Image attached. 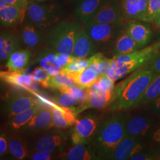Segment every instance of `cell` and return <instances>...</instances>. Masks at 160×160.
I'll use <instances>...</instances> for the list:
<instances>
[{"instance_id": "obj_34", "label": "cell", "mask_w": 160, "mask_h": 160, "mask_svg": "<svg viewBox=\"0 0 160 160\" xmlns=\"http://www.w3.org/2000/svg\"><path fill=\"white\" fill-rule=\"evenodd\" d=\"M31 58V54L29 50L23 49L22 51L21 58L15 62L10 64H7L6 66L9 71H16L23 70L25 68L29 63Z\"/></svg>"}, {"instance_id": "obj_38", "label": "cell", "mask_w": 160, "mask_h": 160, "mask_svg": "<svg viewBox=\"0 0 160 160\" xmlns=\"http://www.w3.org/2000/svg\"><path fill=\"white\" fill-rule=\"evenodd\" d=\"M114 82V80L110 78L108 75H102L99 77L94 84L104 92L113 91L115 86Z\"/></svg>"}, {"instance_id": "obj_11", "label": "cell", "mask_w": 160, "mask_h": 160, "mask_svg": "<svg viewBox=\"0 0 160 160\" xmlns=\"http://www.w3.org/2000/svg\"><path fill=\"white\" fill-rule=\"evenodd\" d=\"M97 50L86 29L81 28L76 36L72 56L77 59H88L96 54Z\"/></svg>"}, {"instance_id": "obj_41", "label": "cell", "mask_w": 160, "mask_h": 160, "mask_svg": "<svg viewBox=\"0 0 160 160\" xmlns=\"http://www.w3.org/2000/svg\"><path fill=\"white\" fill-rule=\"evenodd\" d=\"M8 148V140L4 133L0 135V156L2 157L5 154Z\"/></svg>"}, {"instance_id": "obj_28", "label": "cell", "mask_w": 160, "mask_h": 160, "mask_svg": "<svg viewBox=\"0 0 160 160\" xmlns=\"http://www.w3.org/2000/svg\"><path fill=\"white\" fill-rule=\"evenodd\" d=\"M139 49V47L137 43L126 31L120 35L116 41L113 51V56L117 57L128 54Z\"/></svg>"}, {"instance_id": "obj_26", "label": "cell", "mask_w": 160, "mask_h": 160, "mask_svg": "<svg viewBox=\"0 0 160 160\" xmlns=\"http://www.w3.org/2000/svg\"><path fill=\"white\" fill-rule=\"evenodd\" d=\"M44 106L41 105L40 103L37 104L33 107L27 109L20 113L17 114L14 117L12 118L8 122V126L12 132H18L20 129L28 123L31 119L40 111Z\"/></svg>"}, {"instance_id": "obj_12", "label": "cell", "mask_w": 160, "mask_h": 160, "mask_svg": "<svg viewBox=\"0 0 160 160\" xmlns=\"http://www.w3.org/2000/svg\"><path fill=\"white\" fill-rule=\"evenodd\" d=\"M116 24L117 23L86 24V31L97 47V46L108 43L113 38L116 30Z\"/></svg>"}, {"instance_id": "obj_4", "label": "cell", "mask_w": 160, "mask_h": 160, "mask_svg": "<svg viewBox=\"0 0 160 160\" xmlns=\"http://www.w3.org/2000/svg\"><path fill=\"white\" fill-rule=\"evenodd\" d=\"M51 129L29 138L28 141L29 150L47 151L57 154L63 151L67 137L59 129Z\"/></svg>"}, {"instance_id": "obj_5", "label": "cell", "mask_w": 160, "mask_h": 160, "mask_svg": "<svg viewBox=\"0 0 160 160\" xmlns=\"http://www.w3.org/2000/svg\"><path fill=\"white\" fill-rule=\"evenodd\" d=\"M100 125L97 116L88 114L75 121L71 131L72 145L91 143Z\"/></svg>"}, {"instance_id": "obj_2", "label": "cell", "mask_w": 160, "mask_h": 160, "mask_svg": "<svg viewBox=\"0 0 160 160\" xmlns=\"http://www.w3.org/2000/svg\"><path fill=\"white\" fill-rule=\"evenodd\" d=\"M126 136V119L122 113H118L100 124L90 144L100 160H110L114 150Z\"/></svg>"}, {"instance_id": "obj_7", "label": "cell", "mask_w": 160, "mask_h": 160, "mask_svg": "<svg viewBox=\"0 0 160 160\" xmlns=\"http://www.w3.org/2000/svg\"><path fill=\"white\" fill-rule=\"evenodd\" d=\"M52 128V108L43 107L18 132L23 138H29Z\"/></svg>"}, {"instance_id": "obj_36", "label": "cell", "mask_w": 160, "mask_h": 160, "mask_svg": "<svg viewBox=\"0 0 160 160\" xmlns=\"http://www.w3.org/2000/svg\"><path fill=\"white\" fill-rule=\"evenodd\" d=\"M96 56L101 72V76L108 75L112 68L113 59L105 57L102 53H96Z\"/></svg>"}, {"instance_id": "obj_30", "label": "cell", "mask_w": 160, "mask_h": 160, "mask_svg": "<svg viewBox=\"0 0 160 160\" xmlns=\"http://www.w3.org/2000/svg\"><path fill=\"white\" fill-rule=\"evenodd\" d=\"M160 96V74L153 80L144 92L143 95L134 106V108L141 107L143 105L151 103L155 99Z\"/></svg>"}, {"instance_id": "obj_40", "label": "cell", "mask_w": 160, "mask_h": 160, "mask_svg": "<svg viewBox=\"0 0 160 160\" xmlns=\"http://www.w3.org/2000/svg\"><path fill=\"white\" fill-rule=\"evenodd\" d=\"M75 58L72 55L69 56L63 53H57V61L58 64L62 68H64L67 65H68L71 62L74 61Z\"/></svg>"}, {"instance_id": "obj_48", "label": "cell", "mask_w": 160, "mask_h": 160, "mask_svg": "<svg viewBox=\"0 0 160 160\" xmlns=\"http://www.w3.org/2000/svg\"><path fill=\"white\" fill-rule=\"evenodd\" d=\"M38 2H45V1H49V0H36Z\"/></svg>"}, {"instance_id": "obj_10", "label": "cell", "mask_w": 160, "mask_h": 160, "mask_svg": "<svg viewBox=\"0 0 160 160\" xmlns=\"http://www.w3.org/2000/svg\"><path fill=\"white\" fill-rule=\"evenodd\" d=\"M160 49V40L141 50L128 54L113 57V64L119 65L127 62H135L141 67L152 57Z\"/></svg>"}, {"instance_id": "obj_45", "label": "cell", "mask_w": 160, "mask_h": 160, "mask_svg": "<svg viewBox=\"0 0 160 160\" xmlns=\"http://www.w3.org/2000/svg\"><path fill=\"white\" fill-rule=\"evenodd\" d=\"M152 23L157 29H160V10L154 17Z\"/></svg>"}, {"instance_id": "obj_18", "label": "cell", "mask_w": 160, "mask_h": 160, "mask_svg": "<svg viewBox=\"0 0 160 160\" xmlns=\"http://www.w3.org/2000/svg\"><path fill=\"white\" fill-rule=\"evenodd\" d=\"M52 125L61 129L73 126L76 120L75 108L62 107L57 105L52 108Z\"/></svg>"}, {"instance_id": "obj_47", "label": "cell", "mask_w": 160, "mask_h": 160, "mask_svg": "<svg viewBox=\"0 0 160 160\" xmlns=\"http://www.w3.org/2000/svg\"><path fill=\"white\" fill-rule=\"evenodd\" d=\"M21 1H22V4L23 9L26 10V8L29 6L28 0H21Z\"/></svg>"}, {"instance_id": "obj_32", "label": "cell", "mask_w": 160, "mask_h": 160, "mask_svg": "<svg viewBox=\"0 0 160 160\" xmlns=\"http://www.w3.org/2000/svg\"><path fill=\"white\" fill-rule=\"evenodd\" d=\"M75 85L74 81L69 75L61 71L59 74L51 76L49 87L59 90L65 88L71 87Z\"/></svg>"}, {"instance_id": "obj_49", "label": "cell", "mask_w": 160, "mask_h": 160, "mask_svg": "<svg viewBox=\"0 0 160 160\" xmlns=\"http://www.w3.org/2000/svg\"><path fill=\"white\" fill-rule=\"evenodd\" d=\"M159 32L160 33V31H159Z\"/></svg>"}, {"instance_id": "obj_29", "label": "cell", "mask_w": 160, "mask_h": 160, "mask_svg": "<svg viewBox=\"0 0 160 160\" xmlns=\"http://www.w3.org/2000/svg\"><path fill=\"white\" fill-rule=\"evenodd\" d=\"M102 0H82L76 8V13L80 20L86 23L97 12Z\"/></svg>"}, {"instance_id": "obj_25", "label": "cell", "mask_w": 160, "mask_h": 160, "mask_svg": "<svg viewBox=\"0 0 160 160\" xmlns=\"http://www.w3.org/2000/svg\"><path fill=\"white\" fill-rule=\"evenodd\" d=\"M150 127L149 122L143 116L132 117L129 120H126V136L142 137L147 134Z\"/></svg>"}, {"instance_id": "obj_21", "label": "cell", "mask_w": 160, "mask_h": 160, "mask_svg": "<svg viewBox=\"0 0 160 160\" xmlns=\"http://www.w3.org/2000/svg\"><path fill=\"white\" fill-rule=\"evenodd\" d=\"M18 132H13L8 139V152L12 157L16 160L28 158L30 150L28 141Z\"/></svg>"}, {"instance_id": "obj_19", "label": "cell", "mask_w": 160, "mask_h": 160, "mask_svg": "<svg viewBox=\"0 0 160 160\" xmlns=\"http://www.w3.org/2000/svg\"><path fill=\"white\" fill-rule=\"evenodd\" d=\"M149 0H123L122 7L128 19L142 21L146 14Z\"/></svg>"}, {"instance_id": "obj_3", "label": "cell", "mask_w": 160, "mask_h": 160, "mask_svg": "<svg viewBox=\"0 0 160 160\" xmlns=\"http://www.w3.org/2000/svg\"><path fill=\"white\" fill-rule=\"evenodd\" d=\"M81 26L75 22H63L52 28L47 36L50 48L58 53L71 56L76 36Z\"/></svg>"}, {"instance_id": "obj_6", "label": "cell", "mask_w": 160, "mask_h": 160, "mask_svg": "<svg viewBox=\"0 0 160 160\" xmlns=\"http://www.w3.org/2000/svg\"><path fill=\"white\" fill-rule=\"evenodd\" d=\"M39 104L34 95H30L26 92L12 93L7 97L3 106V113L10 120L23 111Z\"/></svg>"}, {"instance_id": "obj_39", "label": "cell", "mask_w": 160, "mask_h": 160, "mask_svg": "<svg viewBox=\"0 0 160 160\" xmlns=\"http://www.w3.org/2000/svg\"><path fill=\"white\" fill-rule=\"evenodd\" d=\"M57 154L42 151L30 150L28 159L33 160H51L55 158Z\"/></svg>"}, {"instance_id": "obj_23", "label": "cell", "mask_w": 160, "mask_h": 160, "mask_svg": "<svg viewBox=\"0 0 160 160\" xmlns=\"http://www.w3.org/2000/svg\"><path fill=\"white\" fill-rule=\"evenodd\" d=\"M20 44L17 36L10 32H2L0 36L1 63L7 62L13 52L19 49Z\"/></svg>"}, {"instance_id": "obj_35", "label": "cell", "mask_w": 160, "mask_h": 160, "mask_svg": "<svg viewBox=\"0 0 160 160\" xmlns=\"http://www.w3.org/2000/svg\"><path fill=\"white\" fill-rule=\"evenodd\" d=\"M160 10V0H149L148 7L142 21L147 23L152 22L155 16Z\"/></svg>"}, {"instance_id": "obj_8", "label": "cell", "mask_w": 160, "mask_h": 160, "mask_svg": "<svg viewBox=\"0 0 160 160\" xmlns=\"http://www.w3.org/2000/svg\"><path fill=\"white\" fill-rule=\"evenodd\" d=\"M89 58L91 61V63L86 68L72 72H66L61 69L62 72L69 75L74 81L76 85L83 88L92 87L101 76V72L97 62L96 54Z\"/></svg>"}, {"instance_id": "obj_13", "label": "cell", "mask_w": 160, "mask_h": 160, "mask_svg": "<svg viewBox=\"0 0 160 160\" xmlns=\"http://www.w3.org/2000/svg\"><path fill=\"white\" fill-rule=\"evenodd\" d=\"M142 149L138 138L126 136L114 150L110 160H129L134 155L142 152Z\"/></svg>"}, {"instance_id": "obj_42", "label": "cell", "mask_w": 160, "mask_h": 160, "mask_svg": "<svg viewBox=\"0 0 160 160\" xmlns=\"http://www.w3.org/2000/svg\"><path fill=\"white\" fill-rule=\"evenodd\" d=\"M157 157L154 155L148 153H143L140 152L137 154L134 155L129 159L131 160H156Z\"/></svg>"}, {"instance_id": "obj_22", "label": "cell", "mask_w": 160, "mask_h": 160, "mask_svg": "<svg viewBox=\"0 0 160 160\" xmlns=\"http://www.w3.org/2000/svg\"><path fill=\"white\" fill-rule=\"evenodd\" d=\"M126 32L137 43L139 48L148 45L152 36V30L149 26L137 22L129 23Z\"/></svg>"}, {"instance_id": "obj_44", "label": "cell", "mask_w": 160, "mask_h": 160, "mask_svg": "<svg viewBox=\"0 0 160 160\" xmlns=\"http://www.w3.org/2000/svg\"><path fill=\"white\" fill-rule=\"evenodd\" d=\"M4 1L8 5L16 6L17 7H19V8L24 10L21 0H4Z\"/></svg>"}, {"instance_id": "obj_24", "label": "cell", "mask_w": 160, "mask_h": 160, "mask_svg": "<svg viewBox=\"0 0 160 160\" xmlns=\"http://www.w3.org/2000/svg\"><path fill=\"white\" fill-rule=\"evenodd\" d=\"M20 36L23 43L31 49H36L39 47L43 41V36L40 30L28 23L23 25Z\"/></svg>"}, {"instance_id": "obj_31", "label": "cell", "mask_w": 160, "mask_h": 160, "mask_svg": "<svg viewBox=\"0 0 160 160\" xmlns=\"http://www.w3.org/2000/svg\"><path fill=\"white\" fill-rule=\"evenodd\" d=\"M53 100L60 106L71 108H74L75 105L79 104L78 98L71 87L57 90Z\"/></svg>"}, {"instance_id": "obj_15", "label": "cell", "mask_w": 160, "mask_h": 160, "mask_svg": "<svg viewBox=\"0 0 160 160\" xmlns=\"http://www.w3.org/2000/svg\"><path fill=\"white\" fill-rule=\"evenodd\" d=\"M0 77L2 81L17 88L30 92L32 90L33 82L32 75L24 72V69L16 71H1Z\"/></svg>"}, {"instance_id": "obj_16", "label": "cell", "mask_w": 160, "mask_h": 160, "mask_svg": "<svg viewBox=\"0 0 160 160\" xmlns=\"http://www.w3.org/2000/svg\"><path fill=\"white\" fill-rule=\"evenodd\" d=\"M58 157L63 160H100L90 143L72 145L67 151L59 153Z\"/></svg>"}, {"instance_id": "obj_14", "label": "cell", "mask_w": 160, "mask_h": 160, "mask_svg": "<svg viewBox=\"0 0 160 160\" xmlns=\"http://www.w3.org/2000/svg\"><path fill=\"white\" fill-rule=\"evenodd\" d=\"M28 14L30 20L39 26H45L57 20L54 10L51 7L32 2L28 7Z\"/></svg>"}, {"instance_id": "obj_33", "label": "cell", "mask_w": 160, "mask_h": 160, "mask_svg": "<svg viewBox=\"0 0 160 160\" xmlns=\"http://www.w3.org/2000/svg\"><path fill=\"white\" fill-rule=\"evenodd\" d=\"M33 82L44 88L49 87L51 75L42 68H36L31 73Z\"/></svg>"}, {"instance_id": "obj_27", "label": "cell", "mask_w": 160, "mask_h": 160, "mask_svg": "<svg viewBox=\"0 0 160 160\" xmlns=\"http://www.w3.org/2000/svg\"><path fill=\"white\" fill-rule=\"evenodd\" d=\"M25 14V10L16 6L7 4L0 9V21L1 25L11 27L21 20Z\"/></svg>"}, {"instance_id": "obj_43", "label": "cell", "mask_w": 160, "mask_h": 160, "mask_svg": "<svg viewBox=\"0 0 160 160\" xmlns=\"http://www.w3.org/2000/svg\"><path fill=\"white\" fill-rule=\"evenodd\" d=\"M149 108L154 113H160V96L150 103Z\"/></svg>"}, {"instance_id": "obj_37", "label": "cell", "mask_w": 160, "mask_h": 160, "mask_svg": "<svg viewBox=\"0 0 160 160\" xmlns=\"http://www.w3.org/2000/svg\"><path fill=\"white\" fill-rule=\"evenodd\" d=\"M141 67L143 69L151 71L155 74L160 75V49Z\"/></svg>"}, {"instance_id": "obj_46", "label": "cell", "mask_w": 160, "mask_h": 160, "mask_svg": "<svg viewBox=\"0 0 160 160\" xmlns=\"http://www.w3.org/2000/svg\"><path fill=\"white\" fill-rule=\"evenodd\" d=\"M154 139L156 141H160V129L155 132Z\"/></svg>"}, {"instance_id": "obj_1", "label": "cell", "mask_w": 160, "mask_h": 160, "mask_svg": "<svg viewBox=\"0 0 160 160\" xmlns=\"http://www.w3.org/2000/svg\"><path fill=\"white\" fill-rule=\"evenodd\" d=\"M157 75L142 67L132 72L125 80L114 86V100L110 109L121 110L133 108Z\"/></svg>"}, {"instance_id": "obj_17", "label": "cell", "mask_w": 160, "mask_h": 160, "mask_svg": "<svg viewBox=\"0 0 160 160\" xmlns=\"http://www.w3.org/2000/svg\"><path fill=\"white\" fill-rule=\"evenodd\" d=\"M122 20L119 10L112 4L106 3L100 6L97 12L85 24L118 23Z\"/></svg>"}, {"instance_id": "obj_20", "label": "cell", "mask_w": 160, "mask_h": 160, "mask_svg": "<svg viewBox=\"0 0 160 160\" xmlns=\"http://www.w3.org/2000/svg\"><path fill=\"white\" fill-rule=\"evenodd\" d=\"M58 52L48 48L41 50L37 55L36 61L40 67L46 70L51 75L59 74L62 68L57 61Z\"/></svg>"}, {"instance_id": "obj_9", "label": "cell", "mask_w": 160, "mask_h": 160, "mask_svg": "<svg viewBox=\"0 0 160 160\" xmlns=\"http://www.w3.org/2000/svg\"><path fill=\"white\" fill-rule=\"evenodd\" d=\"M114 90L104 92L94 84L88 90V99L85 104L75 109L77 115L86 109H103L113 102Z\"/></svg>"}]
</instances>
